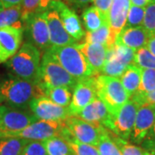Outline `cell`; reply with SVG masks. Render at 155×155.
Wrapping results in <instances>:
<instances>
[{"instance_id":"6da1fadb","label":"cell","mask_w":155,"mask_h":155,"mask_svg":"<svg viewBox=\"0 0 155 155\" xmlns=\"http://www.w3.org/2000/svg\"><path fill=\"white\" fill-rule=\"evenodd\" d=\"M0 96L6 105L24 110L34 98L45 97V89L40 83H32L10 74L0 81Z\"/></svg>"},{"instance_id":"7a4b0ae2","label":"cell","mask_w":155,"mask_h":155,"mask_svg":"<svg viewBox=\"0 0 155 155\" xmlns=\"http://www.w3.org/2000/svg\"><path fill=\"white\" fill-rule=\"evenodd\" d=\"M41 61V51L33 44L25 42L5 64L11 75L32 83H40Z\"/></svg>"},{"instance_id":"3957f363","label":"cell","mask_w":155,"mask_h":155,"mask_svg":"<svg viewBox=\"0 0 155 155\" xmlns=\"http://www.w3.org/2000/svg\"><path fill=\"white\" fill-rule=\"evenodd\" d=\"M49 50L62 67L78 80L96 75L94 70L78 48V44L74 43L62 47H52Z\"/></svg>"},{"instance_id":"277c9868","label":"cell","mask_w":155,"mask_h":155,"mask_svg":"<svg viewBox=\"0 0 155 155\" xmlns=\"http://www.w3.org/2000/svg\"><path fill=\"white\" fill-rule=\"evenodd\" d=\"M94 82L97 97L104 104L111 115L116 114L129 99L118 78L95 75Z\"/></svg>"},{"instance_id":"5b68a950","label":"cell","mask_w":155,"mask_h":155,"mask_svg":"<svg viewBox=\"0 0 155 155\" xmlns=\"http://www.w3.org/2000/svg\"><path fill=\"white\" fill-rule=\"evenodd\" d=\"M78 81L62 67L50 50L45 52L40 68V84L45 90L61 86L73 90Z\"/></svg>"},{"instance_id":"8992f818","label":"cell","mask_w":155,"mask_h":155,"mask_svg":"<svg viewBox=\"0 0 155 155\" xmlns=\"http://www.w3.org/2000/svg\"><path fill=\"white\" fill-rule=\"evenodd\" d=\"M38 119L31 111L0 105V139L9 138L11 134L22 131Z\"/></svg>"},{"instance_id":"52a82bcc","label":"cell","mask_w":155,"mask_h":155,"mask_svg":"<svg viewBox=\"0 0 155 155\" xmlns=\"http://www.w3.org/2000/svg\"><path fill=\"white\" fill-rule=\"evenodd\" d=\"M67 128L64 120L45 121L37 120L22 131L11 134L9 138H22L28 140L43 141L56 136L64 137Z\"/></svg>"},{"instance_id":"ba28073f","label":"cell","mask_w":155,"mask_h":155,"mask_svg":"<svg viewBox=\"0 0 155 155\" xmlns=\"http://www.w3.org/2000/svg\"><path fill=\"white\" fill-rule=\"evenodd\" d=\"M139 108L140 106L129 98L116 114L111 115L104 127L121 139H130Z\"/></svg>"},{"instance_id":"9c48e42d","label":"cell","mask_w":155,"mask_h":155,"mask_svg":"<svg viewBox=\"0 0 155 155\" xmlns=\"http://www.w3.org/2000/svg\"><path fill=\"white\" fill-rule=\"evenodd\" d=\"M64 122L67 130L75 140L95 147H97L101 135L106 129L100 123L86 122L75 116H69Z\"/></svg>"},{"instance_id":"30bf717a","label":"cell","mask_w":155,"mask_h":155,"mask_svg":"<svg viewBox=\"0 0 155 155\" xmlns=\"http://www.w3.org/2000/svg\"><path fill=\"white\" fill-rule=\"evenodd\" d=\"M25 31L29 39V43L40 51L46 52L51 48L49 31L46 17V11L36 12L27 17L23 22Z\"/></svg>"},{"instance_id":"8fae6325","label":"cell","mask_w":155,"mask_h":155,"mask_svg":"<svg viewBox=\"0 0 155 155\" xmlns=\"http://www.w3.org/2000/svg\"><path fill=\"white\" fill-rule=\"evenodd\" d=\"M28 108L38 120L62 121L71 116L68 107L58 105L47 97L34 98Z\"/></svg>"},{"instance_id":"7c38bea8","label":"cell","mask_w":155,"mask_h":155,"mask_svg":"<svg viewBox=\"0 0 155 155\" xmlns=\"http://www.w3.org/2000/svg\"><path fill=\"white\" fill-rule=\"evenodd\" d=\"M96 97L94 76L78 80L73 89L72 100L68 106L70 115L76 116Z\"/></svg>"},{"instance_id":"4fadbf2b","label":"cell","mask_w":155,"mask_h":155,"mask_svg":"<svg viewBox=\"0 0 155 155\" xmlns=\"http://www.w3.org/2000/svg\"><path fill=\"white\" fill-rule=\"evenodd\" d=\"M48 7L58 12L63 26L70 36L76 41L84 36L85 33L83 30L79 17H78L76 12L68 7L65 3L61 0H50Z\"/></svg>"},{"instance_id":"5bb4252c","label":"cell","mask_w":155,"mask_h":155,"mask_svg":"<svg viewBox=\"0 0 155 155\" xmlns=\"http://www.w3.org/2000/svg\"><path fill=\"white\" fill-rule=\"evenodd\" d=\"M155 122V105L143 104L138 109L130 139L135 143H142L148 136Z\"/></svg>"},{"instance_id":"9a60e30c","label":"cell","mask_w":155,"mask_h":155,"mask_svg":"<svg viewBox=\"0 0 155 155\" xmlns=\"http://www.w3.org/2000/svg\"><path fill=\"white\" fill-rule=\"evenodd\" d=\"M23 31V28L12 26L0 28V64L6 63L19 50Z\"/></svg>"},{"instance_id":"2e32d148","label":"cell","mask_w":155,"mask_h":155,"mask_svg":"<svg viewBox=\"0 0 155 155\" xmlns=\"http://www.w3.org/2000/svg\"><path fill=\"white\" fill-rule=\"evenodd\" d=\"M46 17L49 31L50 43L52 47H62L74 44L76 40L70 36L63 26L58 12L48 6L46 10Z\"/></svg>"},{"instance_id":"e0dca14e","label":"cell","mask_w":155,"mask_h":155,"mask_svg":"<svg viewBox=\"0 0 155 155\" xmlns=\"http://www.w3.org/2000/svg\"><path fill=\"white\" fill-rule=\"evenodd\" d=\"M150 35L142 26L135 28L125 27L118 34L116 44L122 45L136 51L146 47Z\"/></svg>"},{"instance_id":"ac0fdd59","label":"cell","mask_w":155,"mask_h":155,"mask_svg":"<svg viewBox=\"0 0 155 155\" xmlns=\"http://www.w3.org/2000/svg\"><path fill=\"white\" fill-rule=\"evenodd\" d=\"M78 48L82 52L90 66L94 70L96 75L102 72L108 53V48L105 46L97 43L84 42L78 44Z\"/></svg>"},{"instance_id":"d6986e66","label":"cell","mask_w":155,"mask_h":155,"mask_svg":"<svg viewBox=\"0 0 155 155\" xmlns=\"http://www.w3.org/2000/svg\"><path fill=\"white\" fill-rule=\"evenodd\" d=\"M130 6V0H112L109 12V22L110 30L116 36L125 28Z\"/></svg>"},{"instance_id":"ffe728a7","label":"cell","mask_w":155,"mask_h":155,"mask_svg":"<svg viewBox=\"0 0 155 155\" xmlns=\"http://www.w3.org/2000/svg\"><path fill=\"white\" fill-rule=\"evenodd\" d=\"M75 116L92 123H100L104 126L109 121L111 114L107 110L104 104L97 97Z\"/></svg>"},{"instance_id":"44dd1931","label":"cell","mask_w":155,"mask_h":155,"mask_svg":"<svg viewBox=\"0 0 155 155\" xmlns=\"http://www.w3.org/2000/svg\"><path fill=\"white\" fill-rule=\"evenodd\" d=\"M116 36L110 30V26L109 22L104 23L98 29L86 32L84 34V42L88 43H97L105 46L107 48H113L116 45Z\"/></svg>"},{"instance_id":"7402d4cb","label":"cell","mask_w":155,"mask_h":155,"mask_svg":"<svg viewBox=\"0 0 155 155\" xmlns=\"http://www.w3.org/2000/svg\"><path fill=\"white\" fill-rule=\"evenodd\" d=\"M142 69L134 64L128 65L121 76L120 81L129 97L138 91L141 80Z\"/></svg>"},{"instance_id":"603a6c76","label":"cell","mask_w":155,"mask_h":155,"mask_svg":"<svg viewBox=\"0 0 155 155\" xmlns=\"http://www.w3.org/2000/svg\"><path fill=\"white\" fill-rule=\"evenodd\" d=\"M84 25L88 32L95 31L102 27L104 23L109 22V18L105 17L95 6L86 8L82 14ZM110 23V22H109Z\"/></svg>"},{"instance_id":"cb8c5ba5","label":"cell","mask_w":155,"mask_h":155,"mask_svg":"<svg viewBox=\"0 0 155 155\" xmlns=\"http://www.w3.org/2000/svg\"><path fill=\"white\" fill-rule=\"evenodd\" d=\"M11 26L23 28L21 5L4 8L2 11H0V28Z\"/></svg>"},{"instance_id":"d4e9b609","label":"cell","mask_w":155,"mask_h":155,"mask_svg":"<svg viewBox=\"0 0 155 155\" xmlns=\"http://www.w3.org/2000/svg\"><path fill=\"white\" fill-rule=\"evenodd\" d=\"M48 155H73L66 139L56 136L42 141Z\"/></svg>"},{"instance_id":"484cf974","label":"cell","mask_w":155,"mask_h":155,"mask_svg":"<svg viewBox=\"0 0 155 155\" xmlns=\"http://www.w3.org/2000/svg\"><path fill=\"white\" fill-rule=\"evenodd\" d=\"M113 48H108L105 63H104V66L103 67L102 72L104 73V75H107V76L120 78L127 67H125L122 63H121L117 60V58L114 54Z\"/></svg>"},{"instance_id":"4316f807","label":"cell","mask_w":155,"mask_h":155,"mask_svg":"<svg viewBox=\"0 0 155 155\" xmlns=\"http://www.w3.org/2000/svg\"><path fill=\"white\" fill-rule=\"evenodd\" d=\"M28 141L22 138L0 139V155H21Z\"/></svg>"},{"instance_id":"83f0119b","label":"cell","mask_w":155,"mask_h":155,"mask_svg":"<svg viewBox=\"0 0 155 155\" xmlns=\"http://www.w3.org/2000/svg\"><path fill=\"white\" fill-rule=\"evenodd\" d=\"M72 90L67 87H54L45 90V97L62 107H68L72 100Z\"/></svg>"},{"instance_id":"f1b7e54d","label":"cell","mask_w":155,"mask_h":155,"mask_svg":"<svg viewBox=\"0 0 155 155\" xmlns=\"http://www.w3.org/2000/svg\"><path fill=\"white\" fill-rule=\"evenodd\" d=\"M97 147L99 155H122L117 145L113 140L112 133L107 128L101 135L99 143Z\"/></svg>"},{"instance_id":"f546056e","label":"cell","mask_w":155,"mask_h":155,"mask_svg":"<svg viewBox=\"0 0 155 155\" xmlns=\"http://www.w3.org/2000/svg\"><path fill=\"white\" fill-rule=\"evenodd\" d=\"M63 138L67 140L73 155H99L97 147L79 142L72 137L68 130Z\"/></svg>"},{"instance_id":"4dcf8cb0","label":"cell","mask_w":155,"mask_h":155,"mask_svg":"<svg viewBox=\"0 0 155 155\" xmlns=\"http://www.w3.org/2000/svg\"><path fill=\"white\" fill-rule=\"evenodd\" d=\"M50 0H22V21L24 22L27 17L36 12L45 11L48 9Z\"/></svg>"},{"instance_id":"1f68e13d","label":"cell","mask_w":155,"mask_h":155,"mask_svg":"<svg viewBox=\"0 0 155 155\" xmlns=\"http://www.w3.org/2000/svg\"><path fill=\"white\" fill-rule=\"evenodd\" d=\"M134 64L141 69H154L155 56L147 49V47H143L136 50L134 57Z\"/></svg>"},{"instance_id":"d6a6232c","label":"cell","mask_w":155,"mask_h":155,"mask_svg":"<svg viewBox=\"0 0 155 155\" xmlns=\"http://www.w3.org/2000/svg\"><path fill=\"white\" fill-rule=\"evenodd\" d=\"M112 137L116 144L117 145L122 155H147V151L146 149H143L135 145L129 144L128 142H127V140L121 139L116 135L114 136L113 133H112Z\"/></svg>"},{"instance_id":"836d02e7","label":"cell","mask_w":155,"mask_h":155,"mask_svg":"<svg viewBox=\"0 0 155 155\" xmlns=\"http://www.w3.org/2000/svg\"><path fill=\"white\" fill-rule=\"evenodd\" d=\"M145 16V8L131 5L127 13V21L125 27L135 28L140 27L143 24Z\"/></svg>"},{"instance_id":"e575fe53","label":"cell","mask_w":155,"mask_h":155,"mask_svg":"<svg viewBox=\"0 0 155 155\" xmlns=\"http://www.w3.org/2000/svg\"><path fill=\"white\" fill-rule=\"evenodd\" d=\"M142 27L150 36L155 35V1L145 7V16Z\"/></svg>"},{"instance_id":"d590c367","label":"cell","mask_w":155,"mask_h":155,"mask_svg":"<svg viewBox=\"0 0 155 155\" xmlns=\"http://www.w3.org/2000/svg\"><path fill=\"white\" fill-rule=\"evenodd\" d=\"M113 50L117 60L122 63L125 67H127L128 65L134 63V57L135 53L134 50L119 44L115 45Z\"/></svg>"},{"instance_id":"8d00e7d4","label":"cell","mask_w":155,"mask_h":155,"mask_svg":"<svg viewBox=\"0 0 155 155\" xmlns=\"http://www.w3.org/2000/svg\"><path fill=\"white\" fill-rule=\"evenodd\" d=\"M21 155H48L42 141L29 140L23 147Z\"/></svg>"},{"instance_id":"74e56055","label":"cell","mask_w":155,"mask_h":155,"mask_svg":"<svg viewBox=\"0 0 155 155\" xmlns=\"http://www.w3.org/2000/svg\"><path fill=\"white\" fill-rule=\"evenodd\" d=\"M92 2L95 7L109 18V12L110 10L112 0H92Z\"/></svg>"},{"instance_id":"f35d334b","label":"cell","mask_w":155,"mask_h":155,"mask_svg":"<svg viewBox=\"0 0 155 155\" xmlns=\"http://www.w3.org/2000/svg\"><path fill=\"white\" fill-rule=\"evenodd\" d=\"M4 8H10L13 6L22 5V0H0Z\"/></svg>"},{"instance_id":"ab89813d","label":"cell","mask_w":155,"mask_h":155,"mask_svg":"<svg viewBox=\"0 0 155 155\" xmlns=\"http://www.w3.org/2000/svg\"><path fill=\"white\" fill-rule=\"evenodd\" d=\"M67 1L76 8H82L84 6L87 5L89 3L92 2V0H67Z\"/></svg>"},{"instance_id":"60d3db41","label":"cell","mask_w":155,"mask_h":155,"mask_svg":"<svg viewBox=\"0 0 155 155\" xmlns=\"http://www.w3.org/2000/svg\"><path fill=\"white\" fill-rule=\"evenodd\" d=\"M153 104L155 105V89L149 92L148 94H147L144 97V104Z\"/></svg>"},{"instance_id":"b9f144b4","label":"cell","mask_w":155,"mask_h":155,"mask_svg":"<svg viewBox=\"0 0 155 155\" xmlns=\"http://www.w3.org/2000/svg\"><path fill=\"white\" fill-rule=\"evenodd\" d=\"M147 48V49L155 56V35L150 36L149 40L147 41V44L146 46Z\"/></svg>"},{"instance_id":"7bdbcfd3","label":"cell","mask_w":155,"mask_h":155,"mask_svg":"<svg viewBox=\"0 0 155 155\" xmlns=\"http://www.w3.org/2000/svg\"><path fill=\"white\" fill-rule=\"evenodd\" d=\"M153 0H130L131 5L138 7H143V8L148 5Z\"/></svg>"},{"instance_id":"ee69618b","label":"cell","mask_w":155,"mask_h":155,"mask_svg":"<svg viewBox=\"0 0 155 155\" xmlns=\"http://www.w3.org/2000/svg\"><path fill=\"white\" fill-rule=\"evenodd\" d=\"M148 136H149V137H147V138L145 140L151 141V142H155V122H154V125H153V128H152V130L150 131Z\"/></svg>"},{"instance_id":"f6af8a7d","label":"cell","mask_w":155,"mask_h":155,"mask_svg":"<svg viewBox=\"0 0 155 155\" xmlns=\"http://www.w3.org/2000/svg\"><path fill=\"white\" fill-rule=\"evenodd\" d=\"M144 142V141H143ZM145 147L147 148V151H155V142H151V141H145Z\"/></svg>"},{"instance_id":"bcb514c9","label":"cell","mask_w":155,"mask_h":155,"mask_svg":"<svg viewBox=\"0 0 155 155\" xmlns=\"http://www.w3.org/2000/svg\"><path fill=\"white\" fill-rule=\"evenodd\" d=\"M147 155H155V151H147Z\"/></svg>"},{"instance_id":"7dc6e473","label":"cell","mask_w":155,"mask_h":155,"mask_svg":"<svg viewBox=\"0 0 155 155\" xmlns=\"http://www.w3.org/2000/svg\"><path fill=\"white\" fill-rule=\"evenodd\" d=\"M3 103H4V102H3V99H2V97H1V96H0V105H1Z\"/></svg>"},{"instance_id":"c3c4849f","label":"cell","mask_w":155,"mask_h":155,"mask_svg":"<svg viewBox=\"0 0 155 155\" xmlns=\"http://www.w3.org/2000/svg\"><path fill=\"white\" fill-rule=\"evenodd\" d=\"M3 9H4V7H3L2 4H1V2H0V11H2Z\"/></svg>"},{"instance_id":"681fc988","label":"cell","mask_w":155,"mask_h":155,"mask_svg":"<svg viewBox=\"0 0 155 155\" xmlns=\"http://www.w3.org/2000/svg\"><path fill=\"white\" fill-rule=\"evenodd\" d=\"M153 1H155V0H153Z\"/></svg>"}]
</instances>
